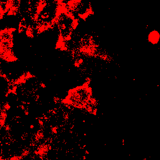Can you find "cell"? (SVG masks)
Wrapping results in <instances>:
<instances>
[{"label":"cell","instance_id":"6da1fadb","mask_svg":"<svg viewBox=\"0 0 160 160\" xmlns=\"http://www.w3.org/2000/svg\"><path fill=\"white\" fill-rule=\"evenodd\" d=\"M160 35L159 33L156 30L152 31L149 33L148 39L152 44H157L159 41Z\"/></svg>","mask_w":160,"mask_h":160}]
</instances>
